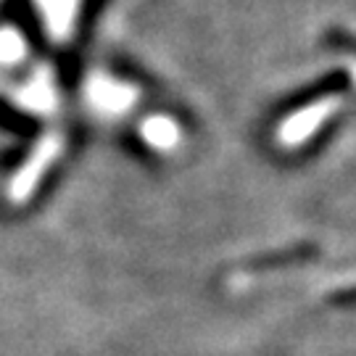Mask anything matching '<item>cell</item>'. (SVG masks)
Here are the masks:
<instances>
[{
	"label": "cell",
	"mask_w": 356,
	"mask_h": 356,
	"mask_svg": "<svg viewBox=\"0 0 356 356\" xmlns=\"http://www.w3.org/2000/svg\"><path fill=\"white\" fill-rule=\"evenodd\" d=\"M335 106H338L335 101H319V103H314L312 108L298 111V114L291 116V119L277 129V140H280L282 145H288V148L301 145L304 140H309V135H312L322 122L330 119V114L335 111Z\"/></svg>",
	"instance_id": "6da1fadb"
},
{
	"label": "cell",
	"mask_w": 356,
	"mask_h": 356,
	"mask_svg": "<svg viewBox=\"0 0 356 356\" xmlns=\"http://www.w3.org/2000/svg\"><path fill=\"white\" fill-rule=\"evenodd\" d=\"M19 53H22V40H19V35L13 29H3L0 32V58L3 61H13V58H19Z\"/></svg>",
	"instance_id": "7a4b0ae2"
}]
</instances>
